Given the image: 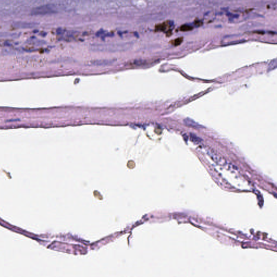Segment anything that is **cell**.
<instances>
[{
  "label": "cell",
  "mask_w": 277,
  "mask_h": 277,
  "mask_svg": "<svg viewBox=\"0 0 277 277\" xmlns=\"http://www.w3.org/2000/svg\"><path fill=\"white\" fill-rule=\"evenodd\" d=\"M276 67H277L276 61H275L274 63L273 62V63L271 62L270 64V66L268 67V71H272V70L275 69L276 68Z\"/></svg>",
  "instance_id": "6"
},
{
  "label": "cell",
  "mask_w": 277,
  "mask_h": 277,
  "mask_svg": "<svg viewBox=\"0 0 277 277\" xmlns=\"http://www.w3.org/2000/svg\"><path fill=\"white\" fill-rule=\"evenodd\" d=\"M182 41H183V38H177V39H176L175 40H174V41L173 42V44L175 46H179V45L181 43Z\"/></svg>",
  "instance_id": "5"
},
{
  "label": "cell",
  "mask_w": 277,
  "mask_h": 277,
  "mask_svg": "<svg viewBox=\"0 0 277 277\" xmlns=\"http://www.w3.org/2000/svg\"><path fill=\"white\" fill-rule=\"evenodd\" d=\"M184 122L187 126L191 127H193L195 128H200L202 127V126L198 124L197 122H195L194 120L190 119H185L184 120Z\"/></svg>",
  "instance_id": "2"
},
{
  "label": "cell",
  "mask_w": 277,
  "mask_h": 277,
  "mask_svg": "<svg viewBox=\"0 0 277 277\" xmlns=\"http://www.w3.org/2000/svg\"><path fill=\"white\" fill-rule=\"evenodd\" d=\"M193 29V27L188 25H183L180 28V30L182 31H189Z\"/></svg>",
  "instance_id": "4"
},
{
  "label": "cell",
  "mask_w": 277,
  "mask_h": 277,
  "mask_svg": "<svg viewBox=\"0 0 277 277\" xmlns=\"http://www.w3.org/2000/svg\"><path fill=\"white\" fill-rule=\"evenodd\" d=\"M56 12L55 7L51 5L41 6L34 8L31 11V15H44L47 14H53Z\"/></svg>",
  "instance_id": "1"
},
{
  "label": "cell",
  "mask_w": 277,
  "mask_h": 277,
  "mask_svg": "<svg viewBox=\"0 0 277 277\" xmlns=\"http://www.w3.org/2000/svg\"><path fill=\"white\" fill-rule=\"evenodd\" d=\"M190 137H191L192 141L194 142V143H195V144H200L202 141L201 138L198 137L197 135L194 134H192V133L190 134Z\"/></svg>",
  "instance_id": "3"
}]
</instances>
